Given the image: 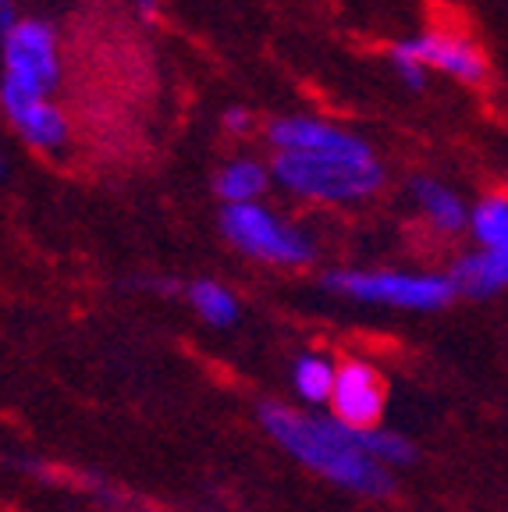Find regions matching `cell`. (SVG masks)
Returning a JSON list of instances; mask_svg holds the SVG:
<instances>
[{
	"label": "cell",
	"instance_id": "2e32d148",
	"mask_svg": "<svg viewBox=\"0 0 508 512\" xmlns=\"http://www.w3.org/2000/svg\"><path fill=\"white\" fill-rule=\"evenodd\" d=\"M359 441H363L366 456L374 459L384 470H402V466L416 463V445L405 434L388 431V427H370V431H359Z\"/></svg>",
	"mask_w": 508,
	"mask_h": 512
},
{
	"label": "cell",
	"instance_id": "52a82bcc",
	"mask_svg": "<svg viewBox=\"0 0 508 512\" xmlns=\"http://www.w3.org/2000/svg\"><path fill=\"white\" fill-rule=\"evenodd\" d=\"M331 416L342 420L352 431H370L381 427L384 406H388V388L384 377L366 360H345L338 363V381L331 392Z\"/></svg>",
	"mask_w": 508,
	"mask_h": 512
},
{
	"label": "cell",
	"instance_id": "9c48e42d",
	"mask_svg": "<svg viewBox=\"0 0 508 512\" xmlns=\"http://www.w3.org/2000/svg\"><path fill=\"white\" fill-rule=\"evenodd\" d=\"M455 296L469 299H491L508 288V253L498 249H477V253L459 256L448 271Z\"/></svg>",
	"mask_w": 508,
	"mask_h": 512
},
{
	"label": "cell",
	"instance_id": "6da1fadb",
	"mask_svg": "<svg viewBox=\"0 0 508 512\" xmlns=\"http://www.w3.org/2000/svg\"><path fill=\"white\" fill-rule=\"evenodd\" d=\"M256 420L281 452H288L295 463L324 477L334 488L359 498L395 495V477L366 456L359 431L334 420L331 413H306L288 402H260Z\"/></svg>",
	"mask_w": 508,
	"mask_h": 512
},
{
	"label": "cell",
	"instance_id": "ba28073f",
	"mask_svg": "<svg viewBox=\"0 0 508 512\" xmlns=\"http://www.w3.org/2000/svg\"><path fill=\"white\" fill-rule=\"evenodd\" d=\"M267 139L274 153H349V157L374 153V146L349 128L320 118H302V114L274 118L267 125Z\"/></svg>",
	"mask_w": 508,
	"mask_h": 512
},
{
	"label": "cell",
	"instance_id": "4fadbf2b",
	"mask_svg": "<svg viewBox=\"0 0 508 512\" xmlns=\"http://www.w3.org/2000/svg\"><path fill=\"white\" fill-rule=\"evenodd\" d=\"M185 303L196 310V317L210 328L224 331V328H235L242 317V303L239 296L224 288L221 281L214 278H199V281H189L185 285Z\"/></svg>",
	"mask_w": 508,
	"mask_h": 512
},
{
	"label": "cell",
	"instance_id": "277c9868",
	"mask_svg": "<svg viewBox=\"0 0 508 512\" xmlns=\"http://www.w3.org/2000/svg\"><path fill=\"white\" fill-rule=\"evenodd\" d=\"M320 288L331 292V296L356 299V303L395 306V310H413V313H437L455 299V288L448 281V274L391 271V267H377V271H359V267L327 271L320 278Z\"/></svg>",
	"mask_w": 508,
	"mask_h": 512
},
{
	"label": "cell",
	"instance_id": "5b68a950",
	"mask_svg": "<svg viewBox=\"0 0 508 512\" xmlns=\"http://www.w3.org/2000/svg\"><path fill=\"white\" fill-rule=\"evenodd\" d=\"M221 235L249 260L270 267H302L313 260L310 235H302L292 221L267 210L263 203L221 210Z\"/></svg>",
	"mask_w": 508,
	"mask_h": 512
},
{
	"label": "cell",
	"instance_id": "7c38bea8",
	"mask_svg": "<svg viewBox=\"0 0 508 512\" xmlns=\"http://www.w3.org/2000/svg\"><path fill=\"white\" fill-rule=\"evenodd\" d=\"M270 168L253 157L228 160L214 178V192L224 200V207H242V203H260V196L270 185Z\"/></svg>",
	"mask_w": 508,
	"mask_h": 512
},
{
	"label": "cell",
	"instance_id": "603a6c76",
	"mask_svg": "<svg viewBox=\"0 0 508 512\" xmlns=\"http://www.w3.org/2000/svg\"><path fill=\"white\" fill-rule=\"evenodd\" d=\"M210 512H228V509H210Z\"/></svg>",
	"mask_w": 508,
	"mask_h": 512
},
{
	"label": "cell",
	"instance_id": "e0dca14e",
	"mask_svg": "<svg viewBox=\"0 0 508 512\" xmlns=\"http://www.w3.org/2000/svg\"><path fill=\"white\" fill-rule=\"evenodd\" d=\"M391 68H395V75L409 89H423V86H427V68H423V64H416L413 57L391 54Z\"/></svg>",
	"mask_w": 508,
	"mask_h": 512
},
{
	"label": "cell",
	"instance_id": "30bf717a",
	"mask_svg": "<svg viewBox=\"0 0 508 512\" xmlns=\"http://www.w3.org/2000/svg\"><path fill=\"white\" fill-rule=\"evenodd\" d=\"M409 196H413L416 210H420L423 221H427L437 235H459L462 228H469V207L462 203V196L452 185L420 175L409 182Z\"/></svg>",
	"mask_w": 508,
	"mask_h": 512
},
{
	"label": "cell",
	"instance_id": "9a60e30c",
	"mask_svg": "<svg viewBox=\"0 0 508 512\" xmlns=\"http://www.w3.org/2000/svg\"><path fill=\"white\" fill-rule=\"evenodd\" d=\"M469 235L480 249L508 253V192H491L469 207Z\"/></svg>",
	"mask_w": 508,
	"mask_h": 512
},
{
	"label": "cell",
	"instance_id": "5bb4252c",
	"mask_svg": "<svg viewBox=\"0 0 508 512\" xmlns=\"http://www.w3.org/2000/svg\"><path fill=\"white\" fill-rule=\"evenodd\" d=\"M338 381V363L324 352H302L292 363V388L306 406H327Z\"/></svg>",
	"mask_w": 508,
	"mask_h": 512
},
{
	"label": "cell",
	"instance_id": "d6986e66",
	"mask_svg": "<svg viewBox=\"0 0 508 512\" xmlns=\"http://www.w3.org/2000/svg\"><path fill=\"white\" fill-rule=\"evenodd\" d=\"M18 22H22V18H18L15 0H0V40H4V36H8Z\"/></svg>",
	"mask_w": 508,
	"mask_h": 512
},
{
	"label": "cell",
	"instance_id": "3957f363",
	"mask_svg": "<svg viewBox=\"0 0 508 512\" xmlns=\"http://www.w3.org/2000/svg\"><path fill=\"white\" fill-rule=\"evenodd\" d=\"M61 82V50L54 25L22 18L0 40V111L11 114L36 100H50Z\"/></svg>",
	"mask_w": 508,
	"mask_h": 512
},
{
	"label": "cell",
	"instance_id": "ffe728a7",
	"mask_svg": "<svg viewBox=\"0 0 508 512\" xmlns=\"http://www.w3.org/2000/svg\"><path fill=\"white\" fill-rule=\"evenodd\" d=\"M135 8H139V15L153 22V18L160 15V0H135Z\"/></svg>",
	"mask_w": 508,
	"mask_h": 512
},
{
	"label": "cell",
	"instance_id": "7a4b0ae2",
	"mask_svg": "<svg viewBox=\"0 0 508 512\" xmlns=\"http://www.w3.org/2000/svg\"><path fill=\"white\" fill-rule=\"evenodd\" d=\"M270 175L281 189L310 203H366L384 189V164L377 153H274Z\"/></svg>",
	"mask_w": 508,
	"mask_h": 512
},
{
	"label": "cell",
	"instance_id": "8992f818",
	"mask_svg": "<svg viewBox=\"0 0 508 512\" xmlns=\"http://www.w3.org/2000/svg\"><path fill=\"white\" fill-rule=\"evenodd\" d=\"M391 54L413 57L427 72L452 75L462 86H480V82L487 79V72H491L487 54L469 40V36H462V32H441V29L420 32V36L398 40L395 47H391Z\"/></svg>",
	"mask_w": 508,
	"mask_h": 512
},
{
	"label": "cell",
	"instance_id": "44dd1931",
	"mask_svg": "<svg viewBox=\"0 0 508 512\" xmlns=\"http://www.w3.org/2000/svg\"><path fill=\"white\" fill-rule=\"evenodd\" d=\"M118 512H153V509H139V505H125V502H121Z\"/></svg>",
	"mask_w": 508,
	"mask_h": 512
},
{
	"label": "cell",
	"instance_id": "7402d4cb",
	"mask_svg": "<svg viewBox=\"0 0 508 512\" xmlns=\"http://www.w3.org/2000/svg\"><path fill=\"white\" fill-rule=\"evenodd\" d=\"M0 171H4V157H0Z\"/></svg>",
	"mask_w": 508,
	"mask_h": 512
},
{
	"label": "cell",
	"instance_id": "ac0fdd59",
	"mask_svg": "<svg viewBox=\"0 0 508 512\" xmlns=\"http://www.w3.org/2000/svg\"><path fill=\"white\" fill-rule=\"evenodd\" d=\"M221 125H224V132H231L235 139H242V136L253 132L256 118H253V111H246V107H231V111H224Z\"/></svg>",
	"mask_w": 508,
	"mask_h": 512
},
{
	"label": "cell",
	"instance_id": "8fae6325",
	"mask_svg": "<svg viewBox=\"0 0 508 512\" xmlns=\"http://www.w3.org/2000/svg\"><path fill=\"white\" fill-rule=\"evenodd\" d=\"M8 121L25 143L47 153L61 150L68 143V136H72V125H68V118H64V111L54 100H36V104L18 107V111L8 114Z\"/></svg>",
	"mask_w": 508,
	"mask_h": 512
}]
</instances>
